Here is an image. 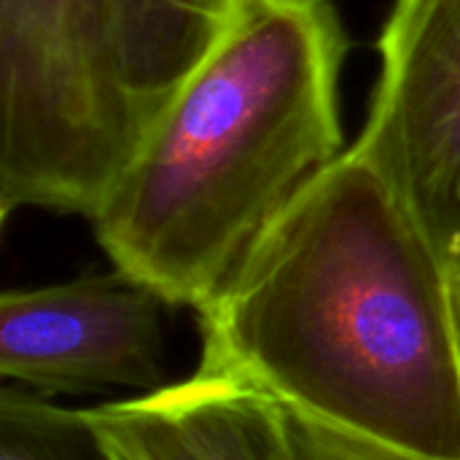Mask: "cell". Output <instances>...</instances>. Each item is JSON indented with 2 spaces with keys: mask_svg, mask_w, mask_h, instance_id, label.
<instances>
[{
  "mask_svg": "<svg viewBox=\"0 0 460 460\" xmlns=\"http://www.w3.org/2000/svg\"><path fill=\"white\" fill-rule=\"evenodd\" d=\"M202 364L391 450L460 460L456 278L348 148L199 310Z\"/></svg>",
  "mask_w": 460,
  "mask_h": 460,
  "instance_id": "obj_1",
  "label": "cell"
},
{
  "mask_svg": "<svg viewBox=\"0 0 460 460\" xmlns=\"http://www.w3.org/2000/svg\"><path fill=\"white\" fill-rule=\"evenodd\" d=\"M0 460H111L86 410H65L5 388L0 396Z\"/></svg>",
  "mask_w": 460,
  "mask_h": 460,
  "instance_id": "obj_8",
  "label": "cell"
},
{
  "mask_svg": "<svg viewBox=\"0 0 460 460\" xmlns=\"http://www.w3.org/2000/svg\"><path fill=\"white\" fill-rule=\"evenodd\" d=\"M140 132L116 0H0L3 218H94Z\"/></svg>",
  "mask_w": 460,
  "mask_h": 460,
  "instance_id": "obj_3",
  "label": "cell"
},
{
  "mask_svg": "<svg viewBox=\"0 0 460 460\" xmlns=\"http://www.w3.org/2000/svg\"><path fill=\"white\" fill-rule=\"evenodd\" d=\"M86 415L111 460H294L283 402L210 364Z\"/></svg>",
  "mask_w": 460,
  "mask_h": 460,
  "instance_id": "obj_6",
  "label": "cell"
},
{
  "mask_svg": "<svg viewBox=\"0 0 460 460\" xmlns=\"http://www.w3.org/2000/svg\"><path fill=\"white\" fill-rule=\"evenodd\" d=\"M132 275L113 270L0 296V375L43 396L151 388L164 377L162 307Z\"/></svg>",
  "mask_w": 460,
  "mask_h": 460,
  "instance_id": "obj_5",
  "label": "cell"
},
{
  "mask_svg": "<svg viewBox=\"0 0 460 460\" xmlns=\"http://www.w3.org/2000/svg\"><path fill=\"white\" fill-rule=\"evenodd\" d=\"M369 116L350 146L460 272V0H394Z\"/></svg>",
  "mask_w": 460,
  "mask_h": 460,
  "instance_id": "obj_4",
  "label": "cell"
},
{
  "mask_svg": "<svg viewBox=\"0 0 460 460\" xmlns=\"http://www.w3.org/2000/svg\"><path fill=\"white\" fill-rule=\"evenodd\" d=\"M283 410L294 460H426L342 431L296 407L283 404Z\"/></svg>",
  "mask_w": 460,
  "mask_h": 460,
  "instance_id": "obj_9",
  "label": "cell"
},
{
  "mask_svg": "<svg viewBox=\"0 0 460 460\" xmlns=\"http://www.w3.org/2000/svg\"><path fill=\"white\" fill-rule=\"evenodd\" d=\"M245 0H116L129 94L146 121L213 46Z\"/></svg>",
  "mask_w": 460,
  "mask_h": 460,
  "instance_id": "obj_7",
  "label": "cell"
},
{
  "mask_svg": "<svg viewBox=\"0 0 460 460\" xmlns=\"http://www.w3.org/2000/svg\"><path fill=\"white\" fill-rule=\"evenodd\" d=\"M332 0H245L146 121L94 213L113 267L208 307L264 232L348 148Z\"/></svg>",
  "mask_w": 460,
  "mask_h": 460,
  "instance_id": "obj_2",
  "label": "cell"
},
{
  "mask_svg": "<svg viewBox=\"0 0 460 460\" xmlns=\"http://www.w3.org/2000/svg\"><path fill=\"white\" fill-rule=\"evenodd\" d=\"M453 278H456V307H458V326H460V272H456Z\"/></svg>",
  "mask_w": 460,
  "mask_h": 460,
  "instance_id": "obj_10",
  "label": "cell"
}]
</instances>
